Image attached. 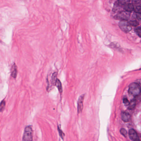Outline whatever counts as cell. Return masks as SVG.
I'll return each mask as SVG.
<instances>
[{
    "label": "cell",
    "instance_id": "obj_1",
    "mask_svg": "<svg viewBox=\"0 0 141 141\" xmlns=\"http://www.w3.org/2000/svg\"><path fill=\"white\" fill-rule=\"evenodd\" d=\"M128 91L130 95L134 97L140 95L141 93V87L140 84L137 82L132 83L129 86Z\"/></svg>",
    "mask_w": 141,
    "mask_h": 141
},
{
    "label": "cell",
    "instance_id": "obj_2",
    "mask_svg": "<svg viewBox=\"0 0 141 141\" xmlns=\"http://www.w3.org/2000/svg\"><path fill=\"white\" fill-rule=\"evenodd\" d=\"M23 141H32L33 140V130L31 126H28L25 127L23 136Z\"/></svg>",
    "mask_w": 141,
    "mask_h": 141
},
{
    "label": "cell",
    "instance_id": "obj_3",
    "mask_svg": "<svg viewBox=\"0 0 141 141\" xmlns=\"http://www.w3.org/2000/svg\"><path fill=\"white\" fill-rule=\"evenodd\" d=\"M119 27L123 31L128 33L132 30L131 26L127 20H121L119 23Z\"/></svg>",
    "mask_w": 141,
    "mask_h": 141
},
{
    "label": "cell",
    "instance_id": "obj_4",
    "mask_svg": "<svg viewBox=\"0 0 141 141\" xmlns=\"http://www.w3.org/2000/svg\"><path fill=\"white\" fill-rule=\"evenodd\" d=\"M130 13L126 11H121L115 16V18L120 20H128L130 18Z\"/></svg>",
    "mask_w": 141,
    "mask_h": 141
},
{
    "label": "cell",
    "instance_id": "obj_5",
    "mask_svg": "<svg viewBox=\"0 0 141 141\" xmlns=\"http://www.w3.org/2000/svg\"><path fill=\"white\" fill-rule=\"evenodd\" d=\"M129 136L130 140L132 141H137L140 140L138 135L137 132L133 129H130L129 131Z\"/></svg>",
    "mask_w": 141,
    "mask_h": 141
},
{
    "label": "cell",
    "instance_id": "obj_6",
    "mask_svg": "<svg viewBox=\"0 0 141 141\" xmlns=\"http://www.w3.org/2000/svg\"><path fill=\"white\" fill-rule=\"evenodd\" d=\"M84 95L83 94L79 97L78 101V114L82 112L83 108V101L84 99Z\"/></svg>",
    "mask_w": 141,
    "mask_h": 141
},
{
    "label": "cell",
    "instance_id": "obj_7",
    "mask_svg": "<svg viewBox=\"0 0 141 141\" xmlns=\"http://www.w3.org/2000/svg\"><path fill=\"white\" fill-rule=\"evenodd\" d=\"M121 119L124 122H128L131 120V115L126 112H122L121 114Z\"/></svg>",
    "mask_w": 141,
    "mask_h": 141
},
{
    "label": "cell",
    "instance_id": "obj_8",
    "mask_svg": "<svg viewBox=\"0 0 141 141\" xmlns=\"http://www.w3.org/2000/svg\"><path fill=\"white\" fill-rule=\"evenodd\" d=\"M123 6V9L125 11L131 13L134 10V6L132 4L126 3Z\"/></svg>",
    "mask_w": 141,
    "mask_h": 141
},
{
    "label": "cell",
    "instance_id": "obj_9",
    "mask_svg": "<svg viewBox=\"0 0 141 141\" xmlns=\"http://www.w3.org/2000/svg\"><path fill=\"white\" fill-rule=\"evenodd\" d=\"M11 76L13 78H15L17 77V73H18V69L17 67L15 64L14 63L12 67L11 68Z\"/></svg>",
    "mask_w": 141,
    "mask_h": 141
},
{
    "label": "cell",
    "instance_id": "obj_10",
    "mask_svg": "<svg viewBox=\"0 0 141 141\" xmlns=\"http://www.w3.org/2000/svg\"><path fill=\"white\" fill-rule=\"evenodd\" d=\"M136 105V100L134 99L132 100L129 104V109H134V108L135 107Z\"/></svg>",
    "mask_w": 141,
    "mask_h": 141
},
{
    "label": "cell",
    "instance_id": "obj_11",
    "mask_svg": "<svg viewBox=\"0 0 141 141\" xmlns=\"http://www.w3.org/2000/svg\"><path fill=\"white\" fill-rule=\"evenodd\" d=\"M55 84L57 88H58V90H59L60 92H62V86L61 82L60 81V80H59L58 79H57L56 80Z\"/></svg>",
    "mask_w": 141,
    "mask_h": 141
},
{
    "label": "cell",
    "instance_id": "obj_12",
    "mask_svg": "<svg viewBox=\"0 0 141 141\" xmlns=\"http://www.w3.org/2000/svg\"><path fill=\"white\" fill-rule=\"evenodd\" d=\"M6 106V102L4 100H3L0 103V112H2Z\"/></svg>",
    "mask_w": 141,
    "mask_h": 141
},
{
    "label": "cell",
    "instance_id": "obj_13",
    "mask_svg": "<svg viewBox=\"0 0 141 141\" xmlns=\"http://www.w3.org/2000/svg\"><path fill=\"white\" fill-rule=\"evenodd\" d=\"M129 23L131 26H137L139 25V23L138 21L136 20H132L129 22Z\"/></svg>",
    "mask_w": 141,
    "mask_h": 141
},
{
    "label": "cell",
    "instance_id": "obj_14",
    "mask_svg": "<svg viewBox=\"0 0 141 141\" xmlns=\"http://www.w3.org/2000/svg\"><path fill=\"white\" fill-rule=\"evenodd\" d=\"M135 31L136 33L137 34V35H138L139 37H141V27L139 26L136 28L135 29Z\"/></svg>",
    "mask_w": 141,
    "mask_h": 141
},
{
    "label": "cell",
    "instance_id": "obj_15",
    "mask_svg": "<svg viewBox=\"0 0 141 141\" xmlns=\"http://www.w3.org/2000/svg\"><path fill=\"white\" fill-rule=\"evenodd\" d=\"M120 133L123 135L124 136V137H126L127 135V131H126L125 129H124V128H121L120 129Z\"/></svg>",
    "mask_w": 141,
    "mask_h": 141
},
{
    "label": "cell",
    "instance_id": "obj_16",
    "mask_svg": "<svg viewBox=\"0 0 141 141\" xmlns=\"http://www.w3.org/2000/svg\"><path fill=\"white\" fill-rule=\"evenodd\" d=\"M141 6L140 5H139V6H137L134 9V11L136 13H141Z\"/></svg>",
    "mask_w": 141,
    "mask_h": 141
},
{
    "label": "cell",
    "instance_id": "obj_17",
    "mask_svg": "<svg viewBox=\"0 0 141 141\" xmlns=\"http://www.w3.org/2000/svg\"><path fill=\"white\" fill-rule=\"evenodd\" d=\"M58 132H59V135L60 136V137H61V138H62V139H63L64 137V134L62 132V131L59 128V127H58Z\"/></svg>",
    "mask_w": 141,
    "mask_h": 141
},
{
    "label": "cell",
    "instance_id": "obj_18",
    "mask_svg": "<svg viewBox=\"0 0 141 141\" xmlns=\"http://www.w3.org/2000/svg\"><path fill=\"white\" fill-rule=\"evenodd\" d=\"M123 102L125 106H128L130 104V102L126 98H123Z\"/></svg>",
    "mask_w": 141,
    "mask_h": 141
},
{
    "label": "cell",
    "instance_id": "obj_19",
    "mask_svg": "<svg viewBox=\"0 0 141 141\" xmlns=\"http://www.w3.org/2000/svg\"><path fill=\"white\" fill-rule=\"evenodd\" d=\"M133 2L134 5H138V6L140 5V4H141L140 0H133Z\"/></svg>",
    "mask_w": 141,
    "mask_h": 141
},
{
    "label": "cell",
    "instance_id": "obj_20",
    "mask_svg": "<svg viewBox=\"0 0 141 141\" xmlns=\"http://www.w3.org/2000/svg\"><path fill=\"white\" fill-rule=\"evenodd\" d=\"M55 73H54L53 75V76H52V82H54V83H55V82H56V80L57 79H55V78H56V75H55Z\"/></svg>",
    "mask_w": 141,
    "mask_h": 141
},
{
    "label": "cell",
    "instance_id": "obj_21",
    "mask_svg": "<svg viewBox=\"0 0 141 141\" xmlns=\"http://www.w3.org/2000/svg\"><path fill=\"white\" fill-rule=\"evenodd\" d=\"M141 13H136L135 16L136 18L137 19H138L139 21H140L141 19Z\"/></svg>",
    "mask_w": 141,
    "mask_h": 141
}]
</instances>
